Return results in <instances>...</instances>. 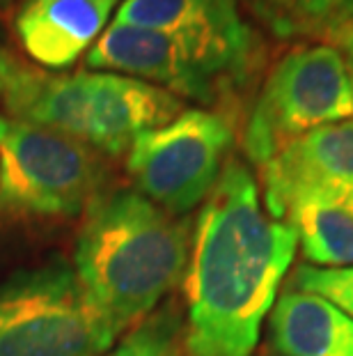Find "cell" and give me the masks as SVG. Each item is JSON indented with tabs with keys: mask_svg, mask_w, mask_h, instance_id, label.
Returning a JSON list of instances; mask_svg holds the SVG:
<instances>
[{
	"mask_svg": "<svg viewBox=\"0 0 353 356\" xmlns=\"http://www.w3.org/2000/svg\"><path fill=\"white\" fill-rule=\"evenodd\" d=\"M232 147L234 129L223 113L184 108L131 143L126 172L140 195L172 216H186L212 193Z\"/></svg>",
	"mask_w": 353,
	"mask_h": 356,
	"instance_id": "7",
	"label": "cell"
},
{
	"mask_svg": "<svg viewBox=\"0 0 353 356\" xmlns=\"http://www.w3.org/2000/svg\"><path fill=\"white\" fill-rule=\"evenodd\" d=\"M117 338L71 267L49 264L0 285V356H103Z\"/></svg>",
	"mask_w": 353,
	"mask_h": 356,
	"instance_id": "5",
	"label": "cell"
},
{
	"mask_svg": "<svg viewBox=\"0 0 353 356\" xmlns=\"http://www.w3.org/2000/svg\"><path fill=\"white\" fill-rule=\"evenodd\" d=\"M12 0H0V10H5V7H10Z\"/></svg>",
	"mask_w": 353,
	"mask_h": 356,
	"instance_id": "18",
	"label": "cell"
},
{
	"mask_svg": "<svg viewBox=\"0 0 353 356\" xmlns=\"http://www.w3.org/2000/svg\"><path fill=\"white\" fill-rule=\"evenodd\" d=\"M122 0H24L14 30L42 70H67L89 53Z\"/></svg>",
	"mask_w": 353,
	"mask_h": 356,
	"instance_id": "11",
	"label": "cell"
},
{
	"mask_svg": "<svg viewBox=\"0 0 353 356\" xmlns=\"http://www.w3.org/2000/svg\"><path fill=\"white\" fill-rule=\"evenodd\" d=\"M273 37L337 44L353 30V0H241Z\"/></svg>",
	"mask_w": 353,
	"mask_h": 356,
	"instance_id": "13",
	"label": "cell"
},
{
	"mask_svg": "<svg viewBox=\"0 0 353 356\" xmlns=\"http://www.w3.org/2000/svg\"><path fill=\"white\" fill-rule=\"evenodd\" d=\"M291 285L328 299L353 320V267L321 269L312 264H300L291 276Z\"/></svg>",
	"mask_w": 353,
	"mask_h": 356,
	"instance_id": "16",
	"label": "cell"
},
{
	"mask_svg": "<svg viewBox=\"0 0 353 356\" xmlns=\"http://www.w3.org/2000/svg\"><path fill=\"white\" fill-rule=\"evenodd\" d=\"M103 154L51 129L0 118V204L40 218H74L103 193Z\"/></svg>",
	"mask_w": 353,
	"mask_h": 356,
	"instance_id": "6",
	"label": "cell"
},
{
	"mask_svg": "<svg viewBox=\"0 0 353 356\" xmlns=\"http://www.w3.org/2000/svg\"><path fill=\"white\" fill-rule=\"evenodd\" d=\"M184 322L175 306L156 308L103 356H182Z\"/></svg>",
	"mask_w": 353,
	"mask_h": 356,
	"instance_id": "15",
	"label": "cell"
},
{
	"mask_svg": "<svg viewBox=\"0 0 353 356\" xmlns=\"http://www.w3.org/2000/svg\"><path fill=\"white\" fill-rule=\"evenodd\" d=\"M335 47L342 51V56H344V63H347V72H349V79H351V88H353V30H349V33L344 35L342 40L335 44Z\"/></svg>",
	"mask_w": 353,
	"mask_h": 356,
	"instance_id": "17",
	"label": "cell"
},
{
	"mask_svg": "<svg viewBox=\"0 0 353 356\" xmlns=\"http://www.w3.org/2000/svg\"><path fill=\"white\" fill-rule=\"evenodd\" d=\"M0 108L7 118L119 156L149 129L168 124L186 106L168 90L115 72L55 74L0 47Z\"/></svg>",
	"mask_w": 353,
	"mask_h": 356,
	"instance_id": "3",
	"label": "cell"
},
{
	"mask_svg": "<svg viewBox=\"0 0 353 356\" xmlns=\"http://www.w3.org/2000/svg\"><path fill=\"white\" fill-rule=\"evenodd\" d=\"M87 67L145 81L182 102L191 99L202 106L216 104L225 90L239 83L221 63L189 42L161 30L115 21L89 49Z\"/></svg>",
	"mask_w": 353,
	"mask_h": 356,
	"instance_id": "8",
	"label": "cell"
},
{
	"mask_svg": "<svg viewBox=\"0 0 353 356\" xmlns=\"http://www.w3.org/2000/svg\"><path fill=\"white\" fill-rule=\"evenodd\" d=\"M115 24L175 35L221 63L241 83L255 58V37L241 0H122Z\"/></svg>",
	"mask_w": 353,
	"mask_h": 356,
	"instance_id": "10",
	"label": "cell"
},
{
	"mask_svg": "<svg viewBox=\"0 0 353 356\" xmlns=\"http://www.w3.org/2000/svg\"><path fill=\"white\" fill-rule=\"evenodd\" d=\"M271 338L282 356H353V320L319 294L289 285L271 310Z\"/></svg>",
	"mask_w": 353,
	"mask_h": 356,
	"instance_id": "12",
	"label": "cell"
},
{
	"mask_svg": "<svg viewBox=\"0 0 353 356\" xmlns=\"http://www.w3.org/2000/svg\"><path fill=\"white\" fill-rule=\"evenodd\" d=\"M305 264L321 269L353 267V214L319 202H296L284 209Z\"/></svg>",
	"mask_w": 353,
	"mask_h": 356,
	"instance_id": "14",
	"label": "cell"
},
{
	"mask_svg": "<svg viewBox=\"0 0 353 356\" xmlns=\"http://www.w3.org/2000/svg\"><path fill=\"white\" fill-rule=\"evenodd\" d=\"M296 246L291 225L264 207L250 168L230 156L202 202L191 239L184 276L186 354L255 356Z\"/></svg>",
	"mask_w": 353,
	"mask_h": 356,
	"instance_id": "1",
	"label": "cell"
},
{
	"mask_svg": "<svg viewBox=\"0 0 353 356\" xmlns=\"http://www.w3.org/2000/svg\"><path fill=\"white\" fill-rule=\"evenodd\" d=\"M191 239L186 216L168 214L138 191H103L85 211L71 269L122 336L182 283Z\"/></svg>",
	"mask_w": 353,
	"mask_h": 356,
	"instance_id": "2",
	"label": "cell"
},
{
	"mask_svg": "<svg viewBox=\"0 0 353 356\" xmlns=\"http://www.w3.org/2000/svg\"><path fill=\"white\" fill-rule=\"evenodd\" d=\"M353 120V88L335 44H298L273 65L243 129V152L264 165L319 127Z\"/></svg>",
	"mask_w": 353,
	"mask_h": 356,
	"instance_id": "4",
	"label": "cell"
},
{
	"mask_svg": "<svg viewBox=\"0 0 353 356\" xmlns=\"http://www.w3.org/2000/svg\"><path fill=\"white\" fill-rule=\"evenodd\" d=\"M261 200L282 218L296 202H319L353 214V120L319 127L261 165Z\"/></svg>",
	"mask_w": 353,
	"mask_h": 356,
	"instance_id": "9",
	"label": "cell"
}]
</instances>
